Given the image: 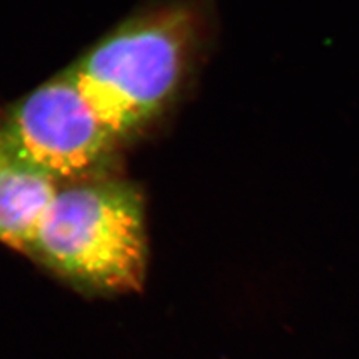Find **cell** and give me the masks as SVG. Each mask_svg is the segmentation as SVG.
Returning a JSON list of instances; mask_svg holds the SVG:
<instances>
[{
    "label": "cell",
    "instance_id": "obj_1",
    "mask_svg": "<svg viewBox=\"0 0 359 359\" xmlns=\"http://www.w3.org/2000/svg\"><path fill=\"white\" fill-rule=\"evenodd\" d=\"M212 35V0H175L123 22L66 69L121 144L175 105Z\"/></svg>",
    "mask_w": 359,
    "mask_h": 359
},
{
    "label": "cell",
    "instance_id": "obj_2",
    "mask_svg": "<svg viewBox=\"0 0 359 359\" xmlns=\"http://www.w3.org/2000/svg\"><path fill=\"white\" fill-rule=\"evenodd\" d=\"M29 255L90 294L141 289L147 268L141 192L105 177L59 189Z\"/></svg>",
    "mask_w": 359,
    "mask_h": 359
},
{
    "label": "cell",
    "instance_id": "obj_3",
    "mask_svg": "<svg viewBox=\"0 0 359 359\" xmlns=\"http://www.w3.org/2000/svg\"><path fill=\"white\" fill-rule=\"evenodd\" d=\"M0 140L55 182L104 177L120 142L63 69L0 116Z\"/></svg>",
    "mask_w": 359,
    "mask_h": 359
},
{
    "label": "cell",
    "instance_id": "obj_4",
    "mask_svg": "<svg viewBox=\"0 0 359 359\" xmlns=\"http://www.w3.org/2000/svg\"><path fill=\"white\" fill-rule=\"evenodd\" d=\"M57 192L54 178L22 161L0 140V243L29 253Z\"/></svg>",
    "mask_w": 359,
    "mask_h": 359
}]
</instances>
